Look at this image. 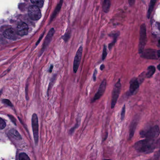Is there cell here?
<instances>
[{"label":"cell","mask_w":160,"mask_h":160,"mask_svg":"<svg viewBox=\"0 0 160 160\" xmlns=\"http://www.w3.org/2000/svg\"><path fill=\"white\" fill-rule=\"evenodd\" d=\"M135 149L140 153L149 154L153 152L155 149L154 140L147 139L137 142L134 145Z\"/></svg>","instance_id":"obj_1"},{"label":"cell","mask_w":160,"mask_h":160,"mask_svg":"<svg viewBox=\"0 0 160 160\" xmlns=\"http://www.w3.org/2000/svg\"><path fill=\"white\" fill-rule=\"evenodd\" d=\"M160 133L159 126L156 125L141 130L140 135L142 137L154 140L159 136Z\"/></svg>","instance_id":"obj_2"},{"label":"cell","mask_w":160,"mask_h":160,"mask_svg":"<svg viewBox=\"0 0 160 160\" xmlns=\"http://www.w3.org/2000/svg\"><path fill=\"white\" fill-rule=\"evenodd\" d=\"M121 79H119L118 81L114 85L112 91L111 102V108L112 109L115 107L116 104L119 97V94L121 92Z\"/></svg>","instance_id":"obj_3"},{"label":"cell","mask_w":160,"mask_h":160,"mask_svg":"<svg viewBox=\"0 0 160 160\" xmlns=\"http://www.w3.org/2000/svg\"><path fill=\"white\" fill-rule=\"evenodd\" d=\"M32 124L34 140L35 141V145H37L39 142V119L38 116L35 113L33 114L32 116Z\"/></svg>","instance_id":"obj_4"},{"label":"cell","mask_w":160,"mask_h":160,"mask_svg":"<svg viewBox=\"0 0 160 160\" xmlns=\"http://www.w3.org/2000/svg\"><path fill=\"white\" fill-rule=\"evenodd\" d=\"M147 41V34H146V28L145 24L141 26L140 30V43L139 45V51L140 54L144 51V47Z\"/></svg>","instance_id":"obj_5"},{"label":"cell","mask_w":160,"mask_h":160,"mask_svg":"<svg viewBox=\"0 0 160 160\" xmlns=\"http://www.w3.org/2000/svg\"><path fill=\"white\" fill-rule=\"evenodd\" d=\"M29 16L33 20H38L41 17V11L38 7L33 5L29 7L28 9Z\"/></svg>","instance_id":"obj_6"},{"label":"cell","mask_w":160,"mask_h":160,"mask_svg":"<svg viewBox=\"0 0 160 160\" xmlns=\"http://www.w3.org/2000/svg\"><path fill=\"white\" fill-rule=\"evenodd\" d=\"M106 85H107V81L106 79H104L101 82V84L98 88V91L97 92L96 95L94 96L93 99L91 100V103H93L98 100L102 96H103L106 90Z\"/></svg>","instance_id":"obj_7"},{"label":"cell","mask_w":160,"mask_h":160,"mask_svg":"<svg viewBox=\"0 0 160 160\" xmlns=\"http://www.w3.org/2000/svg\"><path fill=\"white\" fill-rule=\"evenodd\" d=\"M83 50V47L81 46L78 49L76 53L73 64V71L74 73H76L77 72L82 58Z\"/></svg>","instance_id":"obj_8"},{"label":"cell","mask_w":160,"mask_h":160,"mask_svg":"<svg viewBox=\"0 0 160 160\" xmlns=\"http://www.w3.org/2000/svg\"><path fill=\"white\" fill-rule=\"evenodd\" d=\"M143 57L148 59H158L159 54L158 51L155 50L154 49H148L142 53Z\"/></svg>","instance_id":"obj_9"},{"label":"cell","mask_w":160,"mask_h":160,"mask_svg":"<svg viewBox=\"0 0 160 160\" xmlns=\"http://www.w3.org/2000/svg\"><path fill=\"white\" fill-rule=\"evenodd\" d=\"M139 86H140V84H139V81L138 79L135 78H132L130 82V95H134L135 92L138 90Z\"/></svg>","instance_id":"obj_10"},{"label":"cell","mask_w":160,"mask_h":160,"mask_svg":"<svg viewBox=\"0 0 160 160\" xmlns=\"http://www.w3.org/2000/svg\"><path fill=\"white\" fill-rule=\"evenodd\" d=\"M28 26L24 22L20 23L17 27V33L21 36L27 35L28 33Z\"/></svg>","instance_id":"obj_11"},{"label":"cell","mask_w":160,"mask_h":160,"mask_svg":"<svg viewBox=\"0 0 160 160\" xmlns=\"http://www.w3.org/2000/svg\"><path fill=\"white\" fill-rule=\"evenodd\" d=\"M54 33H55V30L53 28H52L48 32V34L46 38L45 41H44V45H43V48H42V53L43 52L46 48L48 47V46H49L51 40H52Z\"/></svg>","instance_id":"obj_12"},{"label":"cell","mask_w":160,"mask_h":160,"mask_svg":"<svg viewBox=\"0 0 160 160\" xmlns=\"http://www.w3.org/2000/svg\"><path fill=\"white\" fill-rule=\"evenodd\" d=\"M138 123V121L137 118L134 119L131 123L130 127L129 140H131L134 137V134L135 131Z\"/></svg>","instance_id":"obj_13"},{"label":"cell","mask_w":160,"mask_h":160,"mask_svg":"<svg viewBox=\"0 0 160 160\" xmlns=\"http://www.w3.org/2000/svg\"><path fill=\"white\" fill-rule=\"evenodd\" d=\"M4 36L9 39L14 40L16 38V33L14 29L9 28L4 32Z\"/></svg>","instance_id":"obj_14"},{"label":"cell","mask_w":160,"mask_h":160,"mask_svg":"<svg viewBox=\"0 0 160 160\" xmlns=\"http://www.w3.org/2000/svg\"><path fill=\"white\" fill-rule=\"evenodd\" d=\"M63 2V0H60V2L59 3V4L57 5V6H56L55 10H54L53 13L52 15L51 18H50V23H51V22L54 19V18L56 17L57 15L58 14L59 12L60 9H61V7H62Z\"/></svg>","instance_id":"obj_15"},{"label":"cell","mask_w":160,"mask_h":160,"mask_svg":"<svg viewBox=\"0 0 160 160\" xmlns=\"http://www.w3.org/2000/svg\"><path fill=\"white\" fill-rule=\"evenodd\" d=\"M148 71L146 73V77L148 78H150L154 73H155V68L154 66H150L148 67Z\"/></svg>","instance_id":"obj_16"},{"label":"cell","mask_w":160,"mask_h":160,"mask_svg":"<svg viewBox=\"0 0 160 160\" xmlns=\"http://www.w3.org/2000/svg\"><path fill=\"white\" fill-rule=\"evenodd\" d=\"M110 7V0H104L103 5V9L104 12L105 13H108L109 11Z\"/></svg>","instance_id":"obj_17"},{"label":"cell","mask_w":160,"mask_h":160,"mask_svg":"<svg viewBox=\"0 0 160 160\" xmlns=\"http://www.w3.org/2000/svg\"><path fill=\"white\" fill-rule=\"evenodd\" d=\"M156 1L157 0H151V1H150L149 9H148V15H147L148 19H149L150 18V15L152 13L153 9H154V7L155 6V3H156Z\"/></svg>","instance_id":"obj_18"},{"label":"cell","mask_w":160,"mask_h":160,"mask_svg":"<svg viewBox=\"0 0 160 160\" xmlns=\"http://www.w3.org/2000/svg\"><path fill=\"white\" fill-rule=\"evenodd\" d=\"M118 35H119V33H114L113 34H111V35H110V36H111V37H113V39H114V40L112 41V43H111L109 45V50H111V48H112V47L114 46L115 43H116L117 41V37H118Z\"/></svg>","instance_id":"obj_19"},{"label":"cell","mask_w":160,"mask_h":160,"mask_svg":"<svg viewBox=\"0 0 160 160\" xmlns=\"http://www.w3.org/2000/svg\"><path fill=\"white\" fill-rule=\"evenodd\" d=\"M31 1L34 5L39 8L42 7L44 4L43 0H31Z\"/></svg>","instance_id":"obj_20"},{"label":"cell","mask_w":160,"mask_h":160,"mask_svg":"<svg viewBox=\"0 0 160 160\" xmlns=\"http://www.w3.org/2000/svg\"><path fill=\"white\" fill-rule=\"evenodd\" d=\"M10 135L12 136L13 137H15L17 139H22L21 136L19 134V132L16 131L15 130H10Z\"/></svg>","instance_id":"obj_21"},{"label":"cell","mask_w":160,"mask_h":160,"mask_svg":"<svg viewBox=\"0 0 160 160\" xmlns=\"http://www.w3.org/2000/svg\"><path fill=\"white\" fill-rule=\"evenodd\" d=\"M19 159L20 160H29L30 158L26 153H22L20 154Z\"/></svg>","instance_id":"obj_22"},{"label":"cell","mask_w":160,"mask_h":160,"mask_svg":"<svg viewBox=\"0 0 160 160\" xmlns=\"http://www.w3.org/2000/svg\"><path fill=\"white\" fill-rule=\"evenodd\" d=\"M56 76H57V74L54 75V76L52 78H51V81H50V84H49V86H48V90H47V94H48V92H49V90L52 88L54 82L55 81V79H56Z\"/></svg>","instance_id":"obj_23"},{"label":"cell","mask_w":160,"mask_h":160,"mask_svg":"<svg viewBox=\"0 0 160 160\" xmlns=\"http://www.w3.org/2000/svg\"><path fill=\"white\" fill-rule=\"evenodd\" d=\"M71 36V31H68L67 33H66L65 35L63 37V39L64 41H67L68 40L70 39V37Z\"/></svg>","instance_id":"obj_24"},{"label":"cell","mask_w":160,"mask_h":160,"mask_svg":"<svg viewBox=\"0 0 160 160\" xmlns=\"http://www.w3.org/2000/svg\"><path fill=\"white\" fill-rule=\"evenodd\" d=\"M125 105L124 104L123 107L122 109L121 113V120L122 121H123L124 119V117H125Z\"/></svg>","instance_id":"obj_25"},{"label":"cell","mask_w":160,"mask_h":160,"mask_svg":"<svg viewBox=\"0 0 160 160\" xmlns=\"http://www.w3.org/2000/svg\"><path fill=\"white\" fill-rule=\"evenodd\" d=\"M6 126V123L4 120L0 117V130L3 129Z\"/></svg>","instance_id":"obj_26"},{"label":"cell","mask_w":160,"mask_h":160,"mask_svg":"<svg viewBox=\"0 0 160 160\" xmlns=\"http://www.w3.org/2000/svg\"><path fill=\"white\" fill-rule=\"evenodd\" d=\"M107 49H106V46H104L103 51V54H102V60H104L105 58L107 57Z\"/></svg>","instance_id":"obj_27"},{"label":"cell","mask_w":160,"mask_h":160,"mask_svg":"<svg viewBox=\"0 0 160 160\" xmlns=\"http://www.w3.org/2000/svg\"><path fill=\"white\" fill-rule=\"evenodd\" d=\"M79 126V123L77 122V123H76V125L74 127L72 128L70 130V131H69V134L70 135H72L73 134V132L75 131V130H76V129L78 127V126Z\"/></svg>","instance_id":"obj_28"},{"label":"cell","mask_w":160,"mask_h":160,"mask_svg":"<svg viewBox=\"0 0 160 160\" xmlns=\"http://www.w3.org/2000/svg\"><path fill=\"white\" fill-rule=\"evenodd\" d=\"M2 102H3L4 103L8 105V106H10V107H12L13 106V105L12 104V103H11L9 100H7V99H4V100H3V101H2Z\"/></svg>","instance_id":"obj_29"},{"label":"cell","mask_w":160,"mask_h":160,"mask_svg":"<svg viewBox=\"0 0 160 160\" xmlns=\"http://www.w3.org/2000/svg\"><path fill=\"white\" fill-rule=\"evenodd\" d=\"M154 157L155 159H160V150L157 151L155 154Z\"/></svg>","instance_id":"obj_30"},{"label":"cell","mask_w":160,"mask_h":160,"mask_svg":"<svg viewBox=\"0 0 160 160\" xmlns=\"http://www.w3.org/2000/svg\"><path fill=\"white\" fill-rule=\"evenodd\" d=\"M97 69H95L93 75V79L94 81H96L97 80Z\"/></svg>","instance_id":"obj_31"},{"label":"cell","mask_w":160,"mask_h":160,"mask_svg":"<svg viewBox=\"0 0 160 160\" xmlns=\"http://www.w3.org/2000/svg\"><path fill=\"white\" fill-rule=\"evenodd\" d=\"M9 118H10V120L12 121V122L14 124H16V123H15V118L13 117L12 116H9Z\"/></svg>","instance_id":"obj_32"},{"label":"cell","mask_w":160,"mask_h":160,"mask_svg":"<svg viewBox=\"0 0 160 160\" xmlns=\"http://www.w3.org/2000/svg\"><path fill=\"white\" fill-rule=\"evenodd\" d=\"M129 3L131 6H133L135 0H128Z\"/></svg>","instance_id":"obj_33"},{"label":"cell","mask_w":160,"mask_h":160,"mask_svg":"<svg viewBox=\"0 0 160 160\" xmlns=\"http://www.w3.org/2000/svg\"><path fill=\"white\" fill-rule=\"evenodd\" d=\"M53 65L51 64V66H50V68H49V71H48V72H49V73H51V72H52L53 69Z\"/></svg>","instance_id":"obj_34"},{"label":"cell","mask_w":160,"mask_h":160,"mask_svg":"<svg viewBox=\"0 0 160 160\" xmlns=\"http://www.w3.org/2000/svg\"><path fill=\"white\" fill-rule=\"evenodd\" d=\"M104 68H105V66H104V65L103 64L101 65L100 67V69L101 70V71H103V70H104Z\"/></svg>","instance_id":"obj_35"},{"label":"cell","mask_w":160,"mask_h":160,"mask_svg":"<svg viewBox=\"0 0 160 160\" xmlns=\"http://www.w3.org/2000/svg\"><path fill=\"white\" fill-rule=\"evenodd\" d=\"M44 33H45V32H44V33H43V34H42V35H41V37H40L39 40V41H38V42H37V45L38 44V43L39 42V41H40V40H41V39H42V37H43V36H44Z\"/></svg>","instance_id":"obj_36"},{"label":"cell","mask_w":160,"mask_h":160,"mask_svg":"<svg viewBox=\"0 0 160 160\" xmlns=\"http://www.w3.org/2000/svg\"><path fill=\"white\" fill-rule=\"evenodd\" d=\"M157 27H158V30L160 31V23H157Z\"/></svg>","instance_id":"obj_37"},{"label":"cell","mask_w":160,"mask_h":160,"mask_svg":"<svg viewBox=\"0 0 160 160\" xmlns=\"http://www.w3.org/2000/svg\"><path fill=\"white\" fill-rule=\"evenodd\" d=\"M157 68H158V70H159V71H160V64H159L158 65V66H157Z\"/></svg>","instance_id":"obj_38"},{"label":"cell","mask_w":160,"mask_h":160,"mask_svg":"<svg viewBox=\"0 0 160 160\" xmlns=\"http://www.w3.org/2000/svg\"><path fill=\"white\" fill-rule=\"evenodd\" d=\"M158 54H159V59H160V51H158Z\"/></svg>","instance_id":"obj_39"},{"label":"cell","mask_w":160,"mask_h":160,"mask_svg":"<svg viewBox=\"0 0 160 160\" xmlns=\"http://www.w3.org/2000/svg\"><path fill=\"white\" fill-rule=\"evenodd\" d=\"M159 44H160V40H159Z\"/></svg>","instance_id":"obj_40"}]
</instances>
